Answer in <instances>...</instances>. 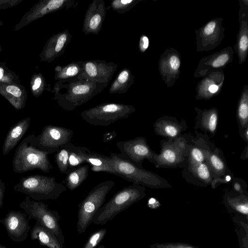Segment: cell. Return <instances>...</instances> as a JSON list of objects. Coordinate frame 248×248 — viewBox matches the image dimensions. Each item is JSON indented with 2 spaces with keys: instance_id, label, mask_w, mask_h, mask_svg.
<instances>
[{
  "instance_id": "obj_29",
  "label": "cell",
  "mask_w": 248,
  "mask_h": 248,
  "mask_svg": "<svg viewBox=\"0 0 248 248\" xmlns=\"http://www.w3.org/2000/svg\"><path fill=\"white\" fill-rule=\"evenodd\" d=\"M237 118L241 129L248 127V90L246 85L244 88L239 101Z\"/></svg>"
},
{
  "instance_id": "obj_23",
  "label": "cell",
  "mask_w": 248,
  "mask_h": 248,
  "mask_svg": "<svg viewBox=\"0 0 248 248\" xmlns=\"http://www.w3.org/2000/svg\"><path fill=\"white\" fill-rule=\"evenodd\" d=\"M72 37L68 30L55 35L50 42L49 48L47 50V59H55L62 55Z\"/></svg>"
},
{
  "instance_id": "obj_18",
  "label": "cell",
  "mask_w": 248,
  "mask_h": 248,
  "mask_svg": "<svg viewBox=\"0 0 248 248\" xmlns=\"http://www.w3.org/2000/svg\"><path fill=\"white\" fill-rule=\"evenodd\" d=\"M155 133L169 139L179 137L182 132L186 129L185 121L179 122L175 118L163 116L158 119L154 124Z\"/></svg>"
},
{
  "instance_id": "obj_14",
  "label": "cell",
  "mask_w": 248,
  "mask_h": 248,
  "mask_svg": "<svg viewBox=\"0 0 248 248\" xmlns=\"http://www.w3.org/2000/svg\"><path fill=\"white\" fill-rule=\"evenodd\" d=\"M221 19H213L196 31L198 51L214 48L220 42L224 36Z\"/></svg>"
},
{
  "instance_id": "obj_9",
  "label": "cell",
  "mask_w": 248,
  "mask_h": 248,
  "mask_svg": "<svg viewBox=\"0 0 248 248\" xmlns=\"http://www.w3.org/2000/svg\"><path fill=\"white\" fill-rule=\"evenodd\" d=\"M159 154H155L151 162L156 168H175L183 167L186 152V141L182 137L161 140Z\"/></svg>"
},
{
  "instance_id": "obj_33",
  "label": "cell",
  "mask_w": 248,
  "mask_h": 248,
  "mask_svg": "<svg viewBox=\"0 0 248 248\" xmlns=\"http://www.w3.org/2000/svg\"><path fill=\"white\" fill-rule=\"evenodd\" d=\"M229 205L233 210L244 215L248 214V198L244 194L239 196L227 199Z\"/></svg>"
},
{
  "instance_id": "obj_37",
  "label": "cell",
  "mask_w": 248,
  "mask_h": 248,
  "mask_svg": "<svg viewBox=\"0 0 248 248\" xmlns=\"http://www.w3.org/2000/svg\"><path fill=\"white\" fill-rule=\"evenodd\" d=\"M150 247L151 248H198L187 244L181 243H155Z\"/></svg>"
},
{
  "instance_id": "obj_20",
  "label": "cell",
  "mask_w": 248,
  "mask_h": 248,
  "mask_svg": "<svg viewBox=\"0 0 248 248\" xmlns=\"http://www.w3.org/2000/svg\"><path fill=\"white\" fill-rule=\"evenodd\" d=\"M31 118L22 119L11 127L2 145V153L7 155L12 151L27 131Z\"/></svg>"
},
{
  "instance_id": "obj_19",
  "label": "cell",
  "mask_w": 248,
  "mask_h": 248,
  "mask_svg": "<svg viewBox=\"0 0 248 248\" xmlns=\"http://www.w3.org/2000/svg\"><path fill=\"white\" fill-rule=\"evenodd\" d=\"M180 66V58L176 50L165 52L159 61V70L166 82L175 81L178 77Z\"/></svg>"
},
{
  "instance_id": "obj_26",
  "label": "cell",
  "mask_w": 248,
  "mask_h": 248,
  "mask_svg": "<svg viewBox=\"0 0 248 248\" xmlns=\"http://www.w3.org/2000/svg\"><path fill=\"white\" fill-rule=\"evenodd\" d=\"M55 78L64 81L79 77L83 72L81 61L73 62L65 65L56 67Z\"/></svg>"
},
{
  "instance_id": "obj_2",
  "label": "cell",
  "mask_w": 248,
  "mask_h": 248,
  "mask_svg": "<svg viewBox=\"0 0 248 248\" xmlns=\"http://www.w3.org/2000/svg\"><path fill=\"white\" fill-rule=\"evenodd\" d=\"M146 195L145 186L132 184L117 192L103 204L94 216L93 223L104 225L117 215L142 199Z\"/></svg>"
},
{
  "instance_id": "obj_22",
  "label": "cell",
  "mask_w": 248,
  "mask_h": 248,
  "mask_svg": "<svg viewBox=\"0 0 248 248\" xmlns=\"http://www.w3.org/2000/svg\"><path fill=\"white\" fill-rule=\"evenodd\" d=\"M31 238L48 248H63L55 235L36 221L31 231Z\"/></svg>"
},
{
  "instance_id": "obj_1",
  "label": "cell",
  "mask_w": 248,
  "mask_h": 248,
  "mask_svg": "<svg viewBox=\"0 0 248 248\" xmlns=\"http://www.w3.org/2000/svg\"><path fill=\"white\" fill-rule=\"evenodd\" d=\"M108 83H100L85 77H78L58 81L54 89L55 99L66 111H73L101 93Z\"/></svg>"
},
{
  "instance_id": "obj_6",
  "label": "cell",
  "mask_w": 248,
  "mask_h": 248,
  "mask_svg": "<svg viewBox=\"0 0 248 248\" xmlns=\"http://www.w3.org/2000/svg\"><path fill=\"white\" fill-rule=\"evenodd\" d=\"M115 185L108 180L95 186L85 198L78 205L77 231L84 233L93 222V218L104 204L107 195Z\"/></svg>"
},
{
  "instance_id": "obj_35",
  "label": "cell",
  "mask_w": 248,
  "mask_h": 248,
  "mask_svg": "<svg viewBox=\"0 0 248 248\" xmlns=\"http://www.w3.org/2000/svg\"><path fill=\"white\" fill-rule=\"evenodd\" d=\"M140 1L139 0H114L110 6L114 11L122 14L128 12Z\"/></svg>"
},
{
  "instance_id": "obj_30",
  "label": "cell",
  "mask_w": 248,
  "mask_h": 248,
  "mask_svg": "<svg viewBox=\"0 0 248 248\" xmlns=\"http://www.w3.org/2000/svg\"><path fill=\"white\" fill-rule=\"evenodd\" d=\"M91 150L85 147L77 146L72 143L69 155L70 170L85 162V155Z\"/></svg>"
},
{
  "instance_id": "obj_7",
  "label": "cell",
  "mask_w": 248,
  "mask_h": 248,
  "mask_svg": "<svg viewBox=\"0 0 248 248\" xmlns=\"http://www.w3.org/2000/svg\"><path fill=\"white\" fill-rule=\"evenodd\" d=\"M135 111L136 109L132 105L106 103L83 111L80 116L90 124L108 126L119 120L127 118Z\"/></svg>"
},
{
  "instance_id": "obj_5",
  "label": "cell",
  "mask_w": 248,
  "mask_h": 248,
  "mask_svg": "<svg viewBox=\"0 0 248 248\" xmlns=\"http://www.w3.org/2000/svg\"><path fill=\"white\" fill-rule=\"evenodd\" d=\"M116 175L132 182L133 184L151 188H169L171 186L168 181L152 171L140 168L120 157L117 154L110 153Z\"/></svg>"
},
{
  "instance_id": "obj_47",
  "label": "cell",
  "mask_w": 248,
  "mask_h": 248,
  "mask_svg": "<svg viewBox=\"0 0 248 248\" xmlns=\"http://www.w3.org/2000/svg\"><path fill=\"white\" fill-rule=\"evenodd\" d=\"M3 74V70L2 68H0V79L2 78Z\"/></svg>"
},
{
  "instance_id": "obj_24",
  "label": "cell",
  "mask_w": 248,
  "mask_h": 248,
  "mask_svg": "<svg viewBox=\"0 0 248 248\" xmlns=\"http://www.w3.org/2000/svg\"><path fill=\"white\" fill-rule=\"evenodd\" d=\"M134 82V77L130 69L125 68L117 75L111 84L109 93L124 94L126 93Z\"/></svg>"
},
{
  "instance_id": "obj_38",
  "label": "cell",
  "mask_w": 248,
  "mask_h": 248,
  "mask_svg": "<svg viewBox=\"0 0 248 248\" xmlns=\"http://www.w3.org/2000/svg\"><path fill=\"white\" fill-rule=\"evenodd\" d=\"M149 40L145 35H142L140 39L139 46L140 51L141 52H144L148 48Z\"/></svg>"
},
{
  "instance_id": "obj_39",
  "label": "cell",
  "mask_w": 248,
  "mask_h": 248,
  "mask_svg": "<svg viewBox=\"0 0 248 248\" xmlns=\"http://www.w3.org/2000/svg\"><path fill=\"white\" fill-rule=\"evenodd\" d=\"M6 91L12 94L15 97H18L21 95V92L20 90L15 86H8L6 88Z\"/></svg>"
},
{
  "instance_id": "obj_48",
  "label": "cell",
  "mask_w": 248,
  "mask_h": 248,
  "mask_svg": "<svg viewBox=\"0 0 248 248\" xmlns=\"http://www.w3.org/2000/svg\"><path fill=\"white\" fill-rule=\"evenodd\" d=\"M97 248H105V247L104 245H101Z\"/></svg>"
},
{
  "instance_id": "obj_41",
  "label": "cell",
  "mask_w": 248,
  "mask_h": 248,
  "mask_svg": "<svg viewBox=\"0 0 248 248\" xmlns=\"http://www.w3.org/2000/svg\"><path fill=\"white\" fill-rule=\"evenodd\" d=\"M219 90V87L216 84H211L208 87L209 97H211L214 94L217 93Z\"/></svg>"
},
{
  "instance_id": "obj_11",
  "label": "cell",
  "mask_w": 248,
  "mask_h": 248,
  "mask_svg": "<svg viewBox=\"0 0 248 248\" xmlns=\"http://www.w3.org/2000/svg\"><path fill=\"white\" fill-rule=\"evenodd\" d=\"M121 158L127 160L140 168H143L144 159L151 162L155 154L150 148L144 137H138L132 140L117 141L116 143Z\"/></svg>"
},
{
  "instance_id": "obj_21",
  "label": "cell",
  "mask_w": 248,
  "mask_h": 248,
  "mask_svg": "<svg viewBox=\"0 0 248 248\" xmlns=\"http://www.w3.org/2000/svg\"><path fill=\"white\" fill-rule=\"evenodd\" d=\"M85 162L91 166L92 170L94 172L103 171L116 174L110 156H105L91 151L85 155Z\"/></svg>"
},
{
  "instance_id": "obj_28",
  "label": "cell",
  "mask_w": 248,
  "mask_h": 248,
  "mask_svg": "<svg viewBox=\"0 0 248 248\" xmlns=\"http://www.w3.org/2000/svg\"><path fill=\"white\" fill-rule=\"evenodd\" d=\"M218 119V110L216 108L204 109L201 111L200 119V125L204 130L214 135L217 130Z\"/></svg>"
},
{
  "instance_id": "obj_45",
  "label": "cell",
  "mask_w": 248,
  "mask_h": 248,
  "mask_svg": "<svg viewBox=\"0 0 248 248\" xmlns=\"http://www.w3.org/2000/svg\"><path fill=\"white\" fill-rule=\"evenodd\" d=\"M42 83V80L40 78H37L35 81H34V84L32 86V89L33 90H36L38 89Z\"/></svg>"
},
{
  "instance_id": "obj_27",
  "label": "cell",
  "mask_w": 248,
  "mask_h": 248,
  "mask_svg": "<svg viewBox=\"0 0 248 248\" xmlns=\"http://www.w3.org/2000/svg\"><path fill=\"white\" fill-rule=\"evenodd\" d=\"M89 164L80 166L70 170L66 175V187L72 191L78 187L87 178L89 173Z\"/></svg>"
},
{
  "instance_id": "obj_34",
  "label": "cell",
  "mask_w": 248,
  "mask_h": 248,
  "mask_svg": "<svg viewBox=\"0 0 248 248\" xmlns=\"http://www.w3.org/2000/svg\"><path fill=\"white\" fill-rule=\"evenodd\" d=\"M198 146L192 147L188 154V167L205 162V151Z\"/></svg>"
},
{
  "instance_id": "obj_12",
  "label": "cell",
  "mask_w": 248,
  "mask_h": 248,
  "mask_svg": "<svg viewBox=\"0 0 248 248\" xmlns=\"http://www.w3.org/2000/svg\"><path fill=\"white\" fill-rule=\"evenodd\" d=\"M11 240L15 242L25 241L31 230L28 217L20 211H10L5 217L0 219Z\"/></svg>"
},
{
  "instance_id": "obj_4",
  "label": "cell",
  "mask_w": 248,
  "mask_h": 248,
  "mask_svg": "<svg viewBox=\"0 0 248 248\" xmlns=\"http://www.w3.org/2000/svg\"><path fill=\"white\" fill-rule=\"evenodd\" d=\"M14 189L33 200L41 201L57 199L66 191V187L54 177L37 174L22 177Z\"/></svg>"
},
{
  "instance_id": "obj_8",
  "label": "cell",
  "mask_w": 248,
  "mask_h": 248,
  "mask_svg": "<svg viewBox=\"0 0 248 248\" xmlns=\"http://www.w3.org/2000/svg\"><path fill=\"white\" fill-rule=\"evenodd\" d=\"M19 207L25 211L29 220L35 219L53 233L63 245L65 238L59 223L61 217L57 211L50 210L48 205L33 200L28 196L19 204Z\"/></svg>"
},
{
  "instance_id": "obj_17",
  "label": "cell",
  "mask_w": 248,
  "mask_h": 248,
  "mask_svg": "<svg viewBox=\"0 0 248 248\" xmlns=\"http://www.w3.org/2000/svg\"><path fill=\"white\" fill-rule=\"evenodd\" d=\"M239 10L240 30L238 34L235 49L238 57L239 63L245 62L248 48V2L241 1Z\"/></svg>"
},
{
  "instance_id": "obj_15",
  "label": "cell",
  "mask_w": 248,
  "mask_h": 248,
  "mask_svg": "<svg viewBox=\"0 0 248 248\" xmlns=\"http://www.w3.org/2000/svg\"><path fill=\"white\" fill-rule=\"evenodd\" d=\"M107 10L103 0H93L89 5L84 18L82 31L86 35H97L105 20Z\"/></svg>"
},
{
  "instance_id": "obj_16",
  "label": "cell",
  "mask_w": 248,
  "mask_h": 248,
  "mask_svg": "<svg viewBox=\"0 0 248 248\" xmlns=\"http://www.w3.org/2000/svg\"><path fill=\"white\" fill-rule=\"evenodd\" d=\"M233 53L232 47H228L220 52L203 58L200 61L194 76H203L209 70L225 66L232 61Z\"/></svg>"
},
{
  "instance_id": "obj_43",
  "label": "cell",
  "mask_w": 248,
  "mask_h": 248,
  "mask_svg": "<svg viewBox=\"0 0 248 248\" xmlns=\"http://www.w3.org/2000/svg\"><path fill=\"white\" fill-rule=\"evenodd\" d=\"M148 206L151 208H156L160 206V204L155 199L152 198L149 201Z\"/></svg>"
},
{
  "instance_id": "obj_36",
  "label": "cell",
  "mask_w": 248,
  "mask_h": 248,
  "mask_svg": "<svg viewBox=\"0 0 248 248\" xmlns=\"http://www.w3.org/2000/svg\"><path fill=\"white\" fill-rule=\"evenodd\" d=\"M107 233L106 229H100L92 233L83 248H95L103 240Z\"/></svg>"
},
{
  "instance_id": "obj_10",
  "label": "cell",
  "mask_w": 248,
  "mask_h": 248,
  "mask_svg": "<svg viewBox=\"0 0 248 248\" xmlns=\"http://www.w3.org/2000/svg\"><path fill=\"white\" fill-rule=\"evenodd\" d=\"M73 131L68 128L53 125H47L38 136L33 134L34 144L49 154L57 152L71 141Z\"/></svg>"
},
{
  "instance_id": "obj_31",
  "label": "cell",
  "mask_w": 248,
  "mask_h": 248,
  "mask_svg": "<svg viewBox=\"0 0 248 248\" xmlns=\"http://www.w3.org/2000/svg\"><path fill=\"white\" fill-rule=\"evenodd\" d=\"M72 143L61 148L55 155V160L60 172L67 174L70 170L69 168V155Z\"/></svg>"
},
{
  "instance_id": "obj_13",
  "label": "cell",
  "mask_w": 248,
  "mask_h": 248,
  "mask_svg": "<svg viewBox=\"0 0 248 248\" xmlns=\"http://www.w3.org/2000/svg\"><path fill=\"white\" fill-rule=\"evenodd\" d=\"M83 72L80 76L100 83H108L118 68L111 62L92 60L81 61Z\"/></svg>"
},
{
  "instance_id": "obj_3",
  "label": "cell",
  "mask_w": 248,
  "mask_h": 248,
  "mask_svg": "<svg viewBox=\"0 0 248 248\" xmlns=\"http://www.w3.org/2000/svg\"><path fill=\"white\" fill-rule=\"evenodd\" d=\"M32 135L25 137L15 152L12 161L15 172L24 173L38 169L49 173L53 168L48 157L49 154L34 144Z\"/></svg>"
},
{
  "instance_id": "obj_32",
  "label": "cell",
  "mask_w": 248,
  "mask_h": 248,
  "mask_svg": "<svg viewBox=\"0 0 248 248\" xmlns=\"http://www.w3.org/2000/svg\"><path fill=\"white\" fill-rule=\"evenodd\" d=\"M188 169L199 180L205 184L211 185L213 177L206 162L188 167Z\"/></svg>"
},
{
  "instance_id": "obj_46",
  "label": "cell",
  "mask_w": 248,
  "mask_h": 248,
  "mask_svg": "<svg viewBox=\"0 0 248 248\" xmlns=\"http://www.w3.org/2000/svg\"><path fill=\"white\" fill-rule=\"evenodd\" d=\"M244 139L246 140V141L248 140V127L244 130Z\"/></svg>"
},
{
  "instance_id": "obj_49",
  "label": "cell",
  "mask_w": 248,
  "mask_h": 248,
  "mask_svg": "<svg viewBox=\"0 0 248 248\" xmlns=\"http://www.w3.org/2000/svg\"><path fill=\"white\" fill-rule=\"evenodd\" d=\"M0 248H8L0 244Z\"/></svg>"
},
{
  "instance_id": "obj_40",
  "label": "cell",
  "mask_w": 248,
  "mask_h": 248,
  "mask_svg": "<svg viewBox=\"0 0 248 248\" xmlns=\"http://www.w3.org/2000/svg\"><path fill=\"white\" fill-rule=\"evenodd\" d=\"M231 180V177L230 175H226L225 177L222 179L220 178H215L214 179H213L211 185L212 186V188H215L216 187V184L217 183H226L228 182H229Z\"/></svg>"
},
{
  "instance_id": "obj_25",
  "label": "cell",
  "mask_w": 248,
  "mask_h": 248,
  "mask_svg": "<svg viewBox=\"0 0 248 248\" xmlns=\"http://www.w3.org/2000/svg\"><path fill=\"white\" fill-rule=\"evenodd\" d=\"M205 162L208 165L212 176H216V178L224 175L226 172L227 167L225 162L219 155L218 152H212L206 149L205 151Z\"/></svg>"
},
{
  "instance_id": "obj_42",
  "label": "cell",
  "mask_w": 248,
  "mask_h": 248,
  "mask_svg": "<svg viewBox=\"0 0 248 248\" xmlns=\"http://www.w3.org/2000/svg\"><path fill=\"white\" fill-rule=\"evenodd\" d=\"M5 188L4 183L0 179V208L2 207L3 204Z\"/></svg>"
},
{
  "instance_id": "obj_44",
  "label": "cell",
  "mask_w": 248,
  "mask_h": 248,
  "mask_svg": "<svg viewBox=\"0 0 248 248\" xmlns=\"http://www.w3.org/2000/svg\"><path fill=\"white\" fill-rule=\"evenodd\" d=\"M234 189L241 194H243V191L241 184L237 181H235L233 183Z\"/></svg>"
}]
</instances>
